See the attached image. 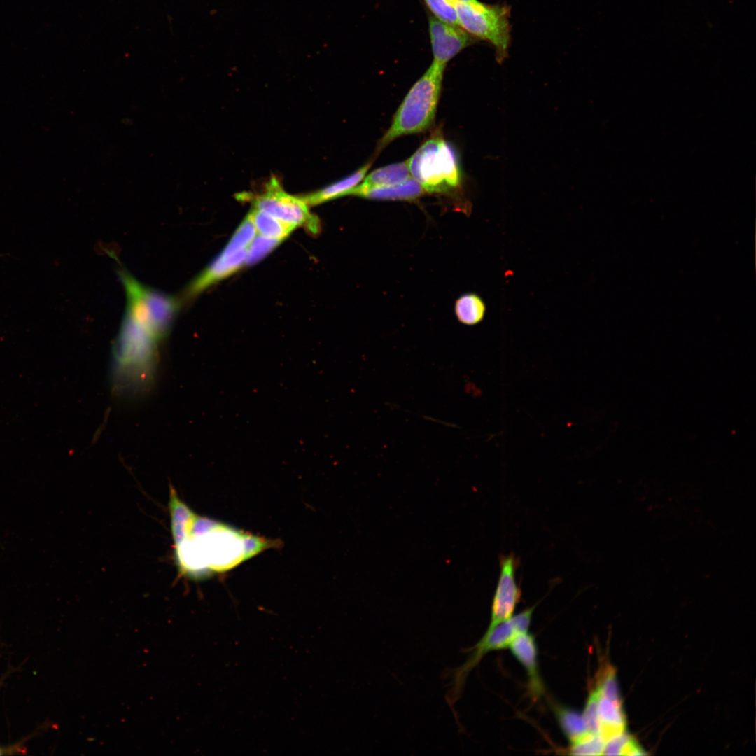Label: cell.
<instances>
[{"label":"cell","instance_id":"1","mask_svg":"<svg viewBox=\"0 0 756 756\" xmlns=\"http://www.w3.org/2000/svg\"><path fill=\"white\" fill-rule=\"evenodd\" d=\"M248 538L195 514L181 538L174 543L179 570L197 575L205 570L230 568L256 552L246 549Z\"/></svg>","mask_w":756,"mask_h":756},{"label":"cell","instance_id":"2","mask_svg":"<svg viewBox=\"0 0 756 756\" xmlns=\"http://www.w3.org/2000/svg\"><path fill=\"white\" fill-rule=\"evenodd\" d=\"M445 66L434 62L412 85L393 115L391 124L379 141L382 150L402 136L425 132L433 125L440 97Z\"/></svg>","mask_w":756,"mask_h":756},{"label":"cell","instance_id":"3","mask_svg":"<svg viewBox=\"0 0 756 756\" xmlns=\"http://www.w3.org/2000/svg\"><path fill=\"white\" fill-rule=\"evenodd\" d=\"M407 162L411 176L426 192L461 190L463 172L458 153L441 133L426 140Z\"/></svg>","mask_w":756,"mask_h":756},{"label":"cell","instance_id":"4","mask_svg":"<svg viewBox=\"0 0 756 756\" xmlns=\"http://www.w3.org/2000/svg\"><path fill=\"white\" fill-rule=\"evenodd\" d=\"M118 274L126 294L125 312L161 342L179 313L181 300L142 284L124 268H119Z\"/></svg>","mask_w":756,"mask_h":756},{"label":"cell","instance_id":"5","mask_svg":"<svg viewBox=\"0 0 756 756\" xmlns=\"http://www.w3.org/2000/svg\"><path fill=\"white\" fill-rule=\"evenodd\" d=\"M534 608L535 606L528 608L494 627L488 628L482 638L472 648V652L468 659L461 666L444 672L446 675L444 677L451 678L450 689L446 695L449 706L454 704L459 699L467 676L486 653L509 647L517 635L528 631Z\"/></svg>","mask_w":756,"mask_h":756},{"label":"cell","instance_id":"6","mask_svg":"<svg viewBox=\"0 0 756 756\" xmlns=\"http://www.w3.org/2000/svg\"><path fill=\"white\" fill-rule=\"evenodd\" d=\"M452 3L456 10L458 25L471 36L493 44L498 62H503L507 55L510 44L508 8L486 5L477 0Z\"/></svg>","mask_w":756,"mask_h":756},{"label":"cell","instance_id":"7","mask_svg":"<svg viewBox=\"0 0 756 756\" xmlns=\"http://www.w3.org/2000/svg\"><path fill=\"white\" fill-rule=\"evenodd\" d=\"M255 235L251 219L246 216L219 255L186 286L183 298L190 300L241 269L246 264L248 247Z\"/></svg>","mask_w":756,"mask_h":756},{"label":"cell","instance_id":"8","mask_svg":"<svg viewBox=\"0 0 756 756\" xmlns=\"http://www.w3.org/2000/svg\"><path fill=\"white\" fill-rule=\"evenodd\" d=\"M239 197L251 202L253 208L295 227H303L314 234L320 230L319 219L310 211L309 205L301 196L286 192L274 176L270 178L262 192L256 195L244 192Z\"/></svg>","mask_w":756,"mask_h":756},{"label":"cell","instance_id":"9","mask_svg":"<svg viewBox=\"0 0 756 756\" xmlns=\"http://www.w3.org/2000/svg\"><path fill=\"white\" fill-rule=\"evenodd\" d=\"M517 566L514 554L500 559V574L493 597L489 629L511 617L520 601L522 591L515 575Z\"/></svg>","mask_w":756,"mask_h":756},{"label":"cell","instance_id":"10","mask_svg":"<svg viewBox=\"0 0 756 756\" xmlns=\"http://www.w3.org/2000/svg\"><path fill=\"white\" fill-rule=\"evenodd\" d=\"M428 31L433 62L443 66L473 41L472 36L460 26L445 22L434 16L428 18Z\"/></svg>","mask_w":756,"mask_h":756},{"label":"cell","instance_id":"11","mask_svg":"<svg viewBox=\"0 0 756 756\" xmlns=\"http://www.w3.org/2000/svg\"><path fill=\"white\" fill-rule=\"evenodd\" d=\"M509 648L513 656L524 666L528 677L529 687L533 694L543 692L538 662V648L535 638L527 631L517 635Z\"/></svg>","mask_w":756,"mask_h":756},{"label":"cell","instance_id":"12","mask_svg":"<svg viewBox=\"0 0 756 756\" xmlns=\"http://www.w3.org/2000/svg\"><path fill=\"white\" fill-rule=\"evenodd\" d=\"M371 165L372 162H369L349 176L301 197L309 206H314L349 195L363 181Z\"/></svg>","mask_w":756,"mask_h":756},{"label":"cell","instance_id":"13","mask_svg":"<svg viewBox=\"0 0 756 756\" xmlns=\"http://www.w3.org/2000/svg\"><path fill=\"white\" fill-rule=\"evenodd\" d=\"M411 177L407 160L390 164L373 170L366 174L363 181L355 187L349 195L368 189L386 187L400 183Z\"/></svg>","mask_w":756,"mask_h":756},{"label":"cell","instance_id":"14","mask_svg":"<svg viewBox=\"0 0 756 756\" xmlns=\"http://www.w3.org/2000/svg\"><path fill=\"white\" fill-rule=\"evenodd\" d=\"M598 734L606 743L626 730V717L622 703L612 701L600 695L598 703Z\"/></svg>","mask_w":756,"mask_h":756},{"label":"cell","instance_id":"15","mask_svg":"<svg viewBox=\"0 0 756 756\" xmlns=\"http://www.w3.org/2000/svg\"><path fill=\"white\" fill-rule=\"evenodd\" d=\"M421 183L410 177L406 181L391 186L368 189L354 196L375 200H415L426 193Z\"/></svg>","mask_w":756,"mask_h":756},{"label":"cell","instance_id":"16","mask_svg":"<svg viewBox=\"0 0 756 756\" xmlns=\"http://www.w3.org/2000/svg\"><path fill=\"white\" fill-rule=\"evenodd\" d=\"M454 312L457 319L462 324L475 326L485 318L486 304L478 294L466 293L456 300Z\"/></svg>","mask_w":756,"mask_h":756},{"label":"cell","instance_id":"17","mask_svg":"<svg viewBox=\"0 0 756 756\" xmlns=\"http://www.w3.org/2000/svg\"><path fill=\"white\" fill-rule=\"evenodd\" d=\"M258 234L284 241L296 228L255 208L248 213Z\"/></svg>","mask_w":756,"mask_h":756},{"label":"cell","instance_id":"18","mask_svg":"<svg viewBox=\"0 0 756 756\" xmlns=\"http://www.w3.org/2000/svg\"><path fill=\"white\" fill-rule=\"evenodd\" d=\"M556 714L561 730L570 743L589 732L582 713L570 708L559 706L556 709Z\"/></svg>","mask_w":756,"mask_h":756},{"label":"cell","instance_id":"19","mask_svg":"<svg viewBox=\"0 0 756 756\" xmlns=\"http://www.w3.org/2000/svg\"><path fill=\"white\" fill-rule=\"evenodd\" d=\"M603 755H644L646 753L630 735L624 732L605 743Z\"/></svg>","mask_w":756,"mask_h":756},{"label":"cell","instance_id":"20","mask_svg":"<svg viewBox=\"0 0 756 756\" xmlns=\"http://www.w3.org/2000/svg\"><path fill=\"white\" fill-rule=\"evenodd\" d=\"M605 742L598 734L588 732L584 736L571 743L569 754L572 755H603Z\"/></svg>","mask_w":756,"mask_h":756},{"label":"cell","instance_id":"21","mask_svg":"<svg viewBox=\"0 0 756 756\" xmlns=\"http://www.w3.org/2000/svg\"><path fill=\"white\" fill-rule=\"evenodd\" d=\"M281 242V241L256 234L248 247L246 264L253 265L256 263Z\"/></svg>","mask_w":756,"mask_h":756},{"label":"cell","instance_id":"22","mask_svg":"<svg viewBox=\"0 0 756 756\" xmlns=\"http://www.w3.org/2000/svg\"><path fill=\"white\" fill-rule=\"evenodd\" d=\"M424 1L434 17L445 22L458 25L456 10L452 2L448 0H424Z\"/></svg>","mask_w":756,"mask_h":756},{"label":"cell","instance_id":"23","mask_svg":"<svg viewBox=\"0 0 756 756\" xmlns=\"http://www.w3.org/2000/svg\"><path fill=\"white\" fill-rule=\"evenodd\" d=\"M600 695L612 701L622 703L615 676L612 667L607 668L596 687Z\"/></svg>","mask_w":756,"mask_h":756},{"label":"cell","instance_id":"24","mask_svg":"<svg viewBox=\"0 0 756 756\" xmlns=\"http://www.w3.org/2000/svg\"><path fill=\"white\" fill-rule=\"evenodd\" d=\"M599 696L600 694L598 690L596 688L593 690L587 700L584 711L582 713V715L585 720L588 732L594 734H598L599 732V721L598 715V703Z\"/></svg>","mask_w":756,"mask_h":756},{"label":"cell","instance_id":"25","mask_svg":"<svg viewBox=\"0 0 756 756\" xmlns=\"http://www.w3.org/2000/svg\"><path fill=\"white\" fill-rule=\"evenodd\" d=\"M448 1H449L451 2H458V1H461V2H471V1H475L477 0H448Z\"/></svg>","mask_w":756,"mask_h":756}]
</instances>
